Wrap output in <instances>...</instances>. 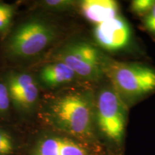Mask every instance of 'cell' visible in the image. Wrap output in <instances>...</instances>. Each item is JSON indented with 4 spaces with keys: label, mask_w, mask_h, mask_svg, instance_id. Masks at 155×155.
<instances>
[{
    "label": "cell",
    "mask_w": 155,
    "mask_h": 155,
    "mask_svg": "<svg viewBox=\"0 0 155 155\" xmlns=\"http://www.w3.org/2000/svg\"><path fill=\"white\" fill-rule=\"evenodd\" d=\"M88 91L71 88L54 94L45 102L42 119L62 133L78 139L92 135L95 103Z\"/></svg>",
    "instance_id": "cell-1"
},
{
    "label": "cell",
    "mask_w": 155,
    "mask_h": 155,
    "mask_svg": "<svg viewBox=\"0 0 155 155\" xmlns=\"http://www.w3.org/2000/svg\"><path fill=\"white\" fill-rule=\"evenodd\" d=\"M59 31L47 19L30 18L21 22L9 33L3 45V53L10 61H23L40 55L55 41Z\"/></svg>",
    "instance_id": "cell-2"
},
{
    "label": "cell",
    "mask_w": 155,
    "mask_h": 155,
    "mask_svg": "<svg viewBox=\"0 0 155 155\" xmlns=\"http://www.w3.org/2000/svg\"><path fill=\"white\" fill-rule=\"evenodd\" d=\"M120 96L139 98L155 93V68L143 64L114 63L104 67Z\"/></svg>",
    "instance_id": "cell-3"
},
{
    "label": "cell",
    "mask_w": 155,
    "mask_h": 155,
    "mask_svg": "<svg viewBox=\"0 0 155 155\" xmlns=\"http://www.w3.org/2000/svg\"><path fill=\"white\" fill-rule=\"evenodd\" d=\"M127 108L122 98L114 88H104L95 102V119L101 131L108 139L120 141L127 121Z\"/></svg>",
    "instance_id": "cell-4"
},
{
    "label": "cell",
    "mask_w": 155,
    "mask_h": 155,
    "mask_svg": "<svg viewBox=\"0 0 155 155\" xmlns=\"http://www.w3.org/2000/svg\"><path fill=\"white\" fill-rule=\"evenodd\" d=\"M53 61L65 63L80 78L95 80L104 72L99 52L92 45L86 42L71 43L56 52Z\"/></svg>",
    "instance_id": "cell-5"
},
{
    "label": "cell",
    "mask_w": 155,
    "mask_h": 155,
    "mask_svg": "<svg viewBox=\"0 0 155 155\" xmlns=\"http://www.w3.org/2000/svg\"><path fill=\"white\" fill-rule=\"evenodd\" d=\"M4 82L8 90L11 105L17 111L28 113L35 107L39 99V88L30 73L12 70L7 73Z\"/></svg>",
    "instance_id": "cell-6"
},
{
    "label": "cell",
    "mask_w": 155,
    "mask_h": 155,
    "mask_svg": "<svg viewBox=\"0 0 155 155\" xmlns=\"http://www.w3.org/2000/svg\"><path fill=\"white\" fill-rule=\"evenodd\" d=\"M94 35L98 45L108 51H118L129 45L131 31L125 19L118 15L96 25Z\"/></svg>",
    "instance_id": "cell-7"
},
{
    "label": "cell",
    "mask_w": 155,
    "mask_h": 155,
    "mask_svg": "<svg viewBox=\"0 0 155 155\" xmlns=\"http://www.w3.org/2000/svg\"><path fill=\"white\" fill-rule=\"evenodd\" d=\"M32 155H92V153L81 139L63 134H48L38 139Z\"/></svg>",
    "instance_id": "cell-8"
},
{
    "label": "cell",
    "mask_w": 155,
    "mask_h": 155,
    "mask_svg": "<svg viewBox=\"0 0 155 155\" xmlns=\"http://www.w3.org/2000/svg\"><path fill=\"white\" fill-rule=\"evenodd\" d=\"M80 78L65 63L52 61L43 65L38 73L40 83L46 88L64 86Z\"/></svg>",
    "instance_id": "cell-9"
},
{
    "label": "cell",
    "mask_w": 155,
    "mask_h": 155,
    "mask_svg": "<svg viewBox=\"0 0 155 155\" xmlns=\"http://www.w3.org/2000/svg\"><path fill=\"white\" fill-rule=\"evenodd\" d=\"M80 8L85 18L96 25L119 15V5L114 0H85Z\"/></svg>",
    "instance_id": "cell-10"
},
{
    "label": "cell",
    "mask_w": 155,
    "mask_h": 155,
    "mask_svg": "<svg viewBox=\"0 0 155 155\" xmlns=\"http://www.w3.org/2000/svg\"><path fill=\"white\" fill-rule=\"evenodd\" d=\"M15 8L13 5L0 2V35L8 33L15 15Z\"/></svg>",
    "instance_id": "cell-11"
},
{
    "label": "cell",
    "mask_w": 155,
    "mask_h": 155,
    "mask_svg": "<svg viewBox=\"0 0 155 155\" xmlns=\"http://www.w3.org/2000/svg\"><path fill=\"white\" fill-rule=\"evenodd\" d=\"M40 5L46 9L63 11L71 9L75 5V2L70 0H46L41 2Z\"/></svg>",
    "instance_id": "cell-12"
},
{
    "label": "cell",
    "mask_w": 155,
    "mask_h": 155,
    "mask_svg": "<svg viewBox=\"0 0 155 155\" xmlns=\"http://www.w3.org/2000/svg\"><path fill=\"white\" fill-rule=\"evenodd\" d=\"M155 4V0H134L131 2V9L134 13L145 16Z\"/></svg>",
    "instance_id": "cell-13"
},
{
    "label": "cell",
    "mask_w": 155,
    "mask_h": 155,
    "mask_svg": "<svg viewBox=\"0 0 155 155\" xmlns=\"http://www.w3.org/2000/svg\"><path fill=\"white\" fill-rule=\"evenodd\" d=\"M14 150L12 139L5 130L0 129V155H9Z\"/></svg>",
    "instance_id": "cell-14"
},
{
    "label": "cell",
    "mask_w": 155,
    "mask_h": 155,
    "mask_svg": "<svg viewBox=\"0 0 155 155\" xmlns=\"http://www.w3.org/2000/svg\"><path fill=\"white\" fill-rule=\"evenodd\" d=\"M11 106L8 90L4 81L0 80V115L8 113Z\"/></svg>",
    "instance_id": "cell-15"
},
{
    "label": "cell",
    "mask_w": 155,
    "mask_h": 155,
    "mask_svg": "<svg viewBox=\"0 0 155 155\" xmlns=\"http://www.w3.org/2000/svg\"><path fill=\"white\" fill-rule=\"evenodd\" d=\"M143 25L144 30L155 40V4L144 17Z\"/></svg>",
    "instance_id": "cell-16"
}]
</instances>
